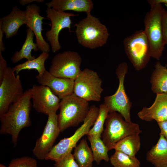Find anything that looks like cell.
<instances>
[{
    "instance_id": "cell-1",
    "label": "cell",
    "mask_w": 167,
    "mask_h": 167,
    "mask_svg": "<svg viewBox=\"0 0 167 167\" xmlns=\"http://www.w3.org/2000/svg\"><path fill=\"white\" fill-rule=\"evenodd\" d=\"M31 88L23 94L10 106L7 111L0 115V133L11 135L12 142L15 146L19 133L23 128L31 124L30 117L31 107Z\"/></svg>"
},
{
    "instance_id": "cell-2",
    "label": "cell",
    "mask_w": 167,
    "mask_h": 167,
    "mask_svg": "<svg viewBox=\"0 0 167 167\" xmlns=\"http://www.w3.org/2000/svg\"><path fill=\"white\" fill-rule=\"evenodd\" d=\"M75 24L77 41L82 46L94 49L104 45L109 33L106 26L91 13Z\"/></svg>"
},
{
    "instance_id": "cell-3",
    "label": "cell",
    "mask_w": 167,
    "mask_h": 167,
    "mask_svg": "<svg viewBox=\"0 0 167 167\" xmlns=\"http://www.w3.org/2000/svg\"><path fill=\"white\" fill-rule=\"evenodd\" d=\"M150 6L144 18V30L150 44L151 57L159 60L165 45L162 21L164 7L161 4Z\"/></svg>"
},
{
    "instance_id": "cell-4",
    "label": "cell",
    "mask_w": 167,
    "mask_h": 167,
    "mask_svg": "<svg viewBox=\"0 0 167 167\" xmlns=\"http://www.w3.org/2000/svg\"><path fill=\"white\" fill-rule=\"evenodd\" d=\"M90 108L88 101L73 93L61 100L58 122L61 132L84 122Z\"/></svg>"
},
{
    "instance_id": "cell-5",
    "label": "cell",
    "mask_w": 167,
    "mask_h": 167,
    "mask_svg": "<svg viewBox=\"0 0 167 167\" xmlns=\"http://www.w3.org/2000/svg\"><path fill=\"white\" fill-rule=\"evenodd\" d=\"M123 118L117 112L109 113L102 134V140L109 151L113 149L115 144L125 137L142 132L138 124L128 122Z\"/></svg>"
},
{
    "instance_id": "cell-6",
    "label": "cell",
    "mask_w": 167,
    "mask_h": 167,
    "mask_svg": "<svg viewBox=\"0 0 167 167\" xmlns=\"http://www.w3.org/2000/svg\"><path fill=\"white\" fill-rule=\"evenodd\" d=\"M99 108L95 105L90 107L89 111L83 123L71 136L61 140L53 146L46 156L45 160L57 161L71 152L79 141L88 133L98 116Z\"/></svg>"
},
{
    "instance_id": "cell-7",
    "label": "cell",
    "mask_w": 167,
    "mask_h": 167,
    "mask_svg": "<svg viewBox=\"0 0 167 167\" xmlns=\"http://www.w3.org/2000/svg\"><path fill=\"white\" fill-rule=\"evenodd\" d=\"M123 44L125 52L135 69L144 68L151 57L149 43L144 30H140L126 37Z\"/></svg>"
},
{
    "instance_id": "cell-8",
    "label": "cell",
    "mask_w": 167,
    "mask_h": 167,
    "mask_svg": "<svg viewBox=\"0 0 167 167\" xmlns=\"http://www.w3.org/2000/svg\"><path fill=\"white\" fill-rule=\"evenodd\" d=\"M128 68L126 62H123L119 65L116 71L119 81L118 88L114 94L104 97V104L107 107L109 112H117L122 115L126 121L131 122L130 109L132 104L126 92L124 85Z\"/></svg>"
},
{
    "instance_id": "cell-9",
    "label": "cell",
    "mask_w": 167,
    "mask_h": 167,
    "mask_svg": "<svg viewBox=\"0 0 167 167\" xmlns=\"http://www.w3.org/2000/svg\"><path fill=\"white\" fill-rule=\"evenodd\" d=\"M102 84V80L96 71L86 68L74 80L73 93L88 101H99L103 91Z\"/></svg>"
},
{
    "instance_id": "cell-10",
    "label": "cell",
    "mask_w": 167,
    "mask_h": 167,
    "mask_svg": "<svg viewBox=\"0 0 167 167\" xmlns=\"http://www.w3.org/2000/svg\"><path fill=\"white\" fill-rule=\"evenodd\" d=\"M82 58L76 52L67 51L59 53L54 57L49 72L58 77L75 80L81 71Z\"/></svg>"
},
{
    "instance_id": "cell-11",
    "label": "cell",
    "mask_w": 167,
    "mask_h": 167,
    "mask_svg": "<svg viewBox=\"0 0 167 167\" xmlns=\"http://www.w3.org/2000/svg\"><path fill=\"white\" fill-rule=\"evenodd\" d=\"M24 92L19 75L16 76L12 68L8 67L0 83V115L6 113Z\"/></svg>"
},
{
    "instance_id": "cell-12",
    "label": "cell",
    "mask_w": 167,
    "mask_h": 167,
    "mask_svg": "<svg viewBox=\"0 0 167 167\" xmlns=\"http://www.w3.org/2000/svg\"><path fill=\"white\" fill-rule=\"evenodd\" d=\"M47 17L51 21V28L45 33L47 40L51 45L52 51L56 52L61 49L58 37L61 31L67 28L71 32L72 24L71 17L78 15L73 13L57 11L51 8L47 7L46 10Z\"/></svg>"
},
{
    "instance_id": "cell-13",
    "label": "cell",
    "mask_w": 167,
    "mask_h": 167,
    "mask_svg": "<svg viewBox=\"0 0 167 167\" xmlns=\"http://www.w3.org/2000/svg\"><path fill=\"white\" fill-rule=\"evenodd\" d=\"M48 116L47 121L42 134L36 140L32 150L34 156L41 160H45L61 132L58 125V114L54 113Z\"/></svg>"
},
{
    "instance_id": "cell-14",
    "label": "cell",
    "mask_w": 167,
    "mask_h": 167,
    "mask_svg": "<svg viewBox=\"0 0 167 167\" xmlns=\"http://www.w3.org/2000/svg\"><path fill=\"white\" fill-rule=\"evenodd\" d=\"M32 107L38 112L46 114L59 109L61 100L47 86L34 85L31 88Z\"/></svg>"
},
{
    "instance_id": "cell-15",
    "label": "cell",
    "mask_w": 167,
    "mask_h": 167,
    "mask_svg": "<svg viewBox=\"0 0 167 167\" xmlns=\"http://www.w3.org/2000/svg\"><path fill=\"white\" fill-rule=\"evenodd\" d=\"M38 82L49 87L60 100L73 93L74 80L56 77L46 71L42 75H36Z\"/></svg>"
},
{
    "instance_id": "cell-16",
    "label": "cell",
    "mask_w": 167,
    "mask_h": 167,
    "mask_svg": "<svg viewBox=\"0 0 167 167\" xmlns=\"http://www.w3.org/2000/svg\"><path fill=\"white\" fill-rule=\"evenodd\" d=\"M25 11L27 19V27L34 33L39 50L42 52L49 53L50 45L44 40L42 35V21L46 18L40 15V7L36 4L29 5Z\"/></svg>"
},
{
    "instance_id": "cell-17",
    "label": "cell",
    "mask_w": 167,
    "mask_h": 167,
    "mask_svg": "<svg viewBox=\"0 0 167 167\" xmlns=\"http://www.w3.org/2000/svg\"><path fill=\"white\" fill-rule=\"evenodd\" d=\"M137 115L140 119L147 122L167 120V93L156 94L152 105L149 107H143Z\"/></svg>"
},
{
    "instance_id": "cell-18",
    "label": "cell",
    "mask_w": 167,
    "mask_h": 167,
    "mask_svg": "<svg viewBox=\"0 0 167 167\" xmlns=\"http://www.w3.org/2000/svg\"><path fill=\"white\" fill-rule=\"evenodd\" d=\"M27 23L25 11L15 6L9 14L0 19V28L5 34L6 39H9L17 34L19 28Z\"/></svg>"
},
{
    "instance_id": "cell-19",
    "label": "cell",
    "mask_w": 167,
    "mask_h": 167,
    "mask_svg": "<svg viewBox=\"0 0 167 167\" xmlns=\"http://www.w3.org/2000/svg\"><path fill=\"white\" fill-rule=\"evenodd\" d=\"M45 4L47 7L57 11L84 12L87 14L91 13L94 7L91 0H52Z\"/></svg>"
},
{
    "instance_id": "cell-20",
    "label": "cell",
    "mask_w": 167,
    "mask_h": 167,
    "mask_svg": "<svg viewBox=\"0 0 167 167\" xmlns=\"http://www.w3.org/2000/svg\"><path fill=\"white\" fill-rule=\"evenodd\" d=\"M146 159L155 167L167 166V140L161 133L156 143L148 152Z\"/></svg>"
},
{
    "instance_id": "cell-21",
    "label": "cell",
    "mask_w": 167,
    "mask_h": 167,
    "mask_svg": "<svg viewBox=\"0 0 167 167\" xmlns=\"http://www.w3.org/2000/svg\"><path fill=\"white\" fill-rule=\"evenodd\" d=\"M151 89L156 94L167 93V68L160 62H156L152 74Z\"/></svg>"
},
{
    "instance_id": "cell-22",
    "label": "cell",
    "mask_w": 167,
    "mask_h": 167,
    "mask_svg": "<svg viewBox=\"0 0 167 167\" xmlns=\"http://www.w3.org/2000/svg\"><path fill=\"white\" fill-rule=\"evenodd\" d=\"M26 32V38L21 49L19 51L15 52L11 58L14 63L24 58L26 59L27 60L35 58V57L31 55V51L32 50L35 52L39 50L36 43L33 42V37L35 35L32 31L28 28Z\"/></svg>"
},
{
    "instance_id": "cell-23",
    "label": "cell",
    "mask_w": 167,
    "mask_h": 167,
    "mask_svg": "<svg viewBox=\"0 0 167 167\" xmlns=\"http://www.w3.org/2000/svg\"><path fill=\"white\" fill-rule=\"evenodd\" d=\"M73 155L79 167H92L94 157L91 148L88 146L86 139H83L81 140L75 148Z\"/></svg>"
},
{
    "instance_id": "cell-24",
    "label": "cell",
    "mask_w": 167,
    "mask_h": 167,
    "mask_svg": "<svg viewBox=\"0 0 167 167\" xmlns=\"http://www.w3.org/2000/svg\"><path fill=\"white\" fill-rule=\"evenodd\" d=\"M140 146V139L139 135L127 136L117 143L113 147L115 151L127 155L135 156Z\"/></svg>"
},
{
    "instance_id": "cell-25",
    "label": "cell",
    "mask_w": 167,
    "mask_h": 167,
    "mask_svg": "<svg viewBox=\"0 0 167 167\" xmlns=\"http://www.w3.org/2000/svg\"><path fill=\"white\" fill-rule=\"evenodd\" d=\"M91 145L94 161L97 165L99 164L102 160L106 162L109 161L107 148L101 137L91 135H87Z\"/></svg>"
},
{
    "instance_id": "cell-26",
    "label": "cell",
    "mask_w": 167,
    "mask_h": 167,
    "mask_svg": "<svg viewBox=\"0 0 167 167\" xmlns=\"http://www.w3.org/2000/svg\"><path fill=\"white\" fill-rule=\"evenodd\" d=\"M49 56V53L42 52L37 58L15 66L12 68L13 70L17 75L21 71L26 69H35L39 75L43 74L46 71L45 63Z\"/></svg>"
},
{
    "instance_id": "cell-27",
    "label": "cell",
    "mask_w": 167,
    "mask_h": 167,
    "mask_svg": "<svg viewBox=\"0 0 167 167\" xmlns=\"http://www.w3.org/2000/svg\"><path fill=\"white\" fill-rule=\"evenodd\" d=\"M114 167H140L139 161L135 156H131L115 151L109 159Z\"/></svg>"
},
{
    "instance_id": "cell-28",
    "label": "cell",
    "mask_w": 167,
    "mask_h": 167,
    "mask_svg": "<svg viewBox=\"0 0 167 167\" xmlns=\"http://www.w3.org/2000/svg\"><path fill=\"white\" fill-rule=\"evenodd\" d=\"M98 116L93 126L87 135H91L101 137L104 129V125L109 113V110L104 104L99 107Z\"/></svg>"
},
{
    "instance_id": "cell-29",
    "label": "cell",
    "mask_w": 167,
    "mask_h": 167,
    "mask_svg": "<svg viewBox=\"0 0 167 167\" xmlns=\"http://www.w3.org/2000/svg\"><path fill=\"white\" fill-rule=\"evenodd\" d=\"M8 167H37V162L30 157L24 156L12 160Z\"/></svg>"
},
{
    "instance_id": "cell-30",
    "label": "cell",
    "mask_w": 167,
    "mask_h": 167,
    "mask_svg": "<svg viewBox=\"0 0 167 167\" xmlns=\"http://www.w3.org/2000/svg\"><path fill=\"white\" fill-rule=\"evenodd\" d=\"M54 165V167H79L71 152L55 161Z\"/></svg>"
},
{
    "instance_id": "cell-31",
    "label": "cell",
    "mask_w": 167,
    "mask_h": 167,
    "mask_svg": "<svg viewBox=\"0 0 167 167\" xmlns=\"http://www.w3.org/2000/svg\"><path fill=\"white\" fill-rule=\"evenodd\" d=\"M8 67L6 62L0 52V83L3 79L5 72Z\"/></svg>"
},
{
    "instance_id": "cell-32",
    "label": "cell",
    "mask_w": 167,
    "mask_h": 167,
    "mask_svg": "<svg viewBox=\"0 0 167 167\" xmlns=\"http://www.w3.org/2000/svg\"><path fill=\"white\" fill-rule=\"evenodd\" d=\"M162 21L165 45L167 44V10L164 8L162 13Z\"/></svg>"
},
{
    "instance_id": "cell-33",
    "label": "cell",
    "mask_w": 167,
    "mask_h": 167,
    "mask_svg": "<svg viewBox=\"0 0 167 167\" xmlns=\"http://www.w3.org/2000/svg\"><path fill=\"white\" fill-rule=\"evenodd\" d=\"M161 133L167 140V120L157 122Z\"/></svg>"
},
{
    "instance_id": "cell-34",
    "label": "cell",
    "mask_w": 167,
    "mask_h": 167,
    "mask_svg": "<svg viewBox=\"0 0 167 167\" xmlns=\"http://www.w3.org/2000/svg\"><path fill=\"white\" fill-rule=\"evenodd\" d=\"M19 3L22 5H25L32 3L34 2L38 3L42 2H44L43 0H19Z\"/></svg>"
},
{
    "instance_id": "cell-35",
    "label": "cell",
    "mask_w": 167,
    "mask_h": 167,
    "mask_svg": "<svg viewBox=\"0 0 167 167\" xmlns=\"http://www.w3.org/2000/svg\"><path fill=\"white\" fill-rule=\"evenodd\" d=\"M4 33L3 31L0 28V52L1 53L4 51L5 49L2 40Z\"/></svg>"
},
{
    "instance_id": "cell-36",
    "label": "cell",
    "mask_w": 167,
    "mask_h": 167,
    "mask_svg": "<svg viewBox=\"0 0 167 167\" xmlns=\"http://www.w3.org/2000/svg\"><path fill=\"white\" fill-rule=\"evenodd\" d=\"M148 2L150 5L156 4H165L167 5V0H148Z\"/></svg>"
},
{
    "instance_id": "cell-37",
    "label": "cell",
    "mask_w": 167,
    "mask_h": 167,
    "mask_svg": "<svg viewBox=\"0 0 167 167\" xmlns=\"http://www.w3.org/2000/svg\"><path fill=\"white\" fill-rule=\"evenodd\" d=\"M0 167H6L5 165H4L1 163L0 164Z\"/></svg>"
},
{
    "instance_id": "cell-38",
    "label": "cell",
    "mask_w": 167,
    "mask_h": 167,
    "mask_svg": "<svg viewBox=\"0 0 167 167\" xmlns=\"http://www.w3.org/2000/svg\"><path fill=\"white\" fill-rule=\"evenodd\" d=\"M167 167V166H166V167Z\"/></svg>"
},
{
    "instance_id": "cell-39",
    "label": "cell",
    "mask_w": 167,
    "mask_h": 167,
    "mask_svg": "<svg viewBox=\"0 0 167 167\" xmlns=\"http://www.w3.org/2000/svg\"></svg>"
}]
</instances>
